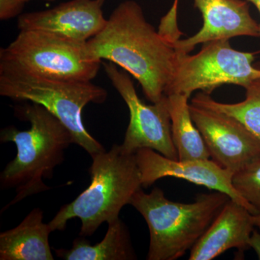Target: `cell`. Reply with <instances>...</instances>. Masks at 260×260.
<instances>
[{"label":"cell","instance_id":"5bb4252c","mask_svg":"<svg viewBox=\"0 0 260 260\" xmlns=\"http://www.w3.org/2000/svg\"><path fill=\"white\" fill-rule=\"evenodd\" d=\"M44 211L34 208L18 226L0 234L1 260H53L51 231L44 223Z\"/></svg>","mask_w":260,"mask_h":260},{"label":"cell","instance_id":"5b68a950","mask_svg":"<svg viewBox=\"0 0 260 260\" xmlns=\"http://www.w3.org/2000/svg\"><path fill=\"white\" fill-rule=\"evenodd\" d=\"M0 95L15 102H32L45 107L73 135L75 144L90 155L106 151L84 125L82 113L89 104H101L107 90L91 82L49 79L15 72L0 71Z\"/></svg>","mask_w":260,"mask_h":260},{"label":"cell","instance_id":"ba28073f","mask_svg":"<svg viewBox=\"0 0 260 260\" xmlns=\"http://www.w3.org/2000/svg\"><path fill=\"white\" fill-rule=\"evenodd\" d=\"M104 71L114 88L126 103L129 123L121 145L123 151L135 154L150 148L171 159H178L172 139V121L167 95L147 105L138 96L129 73L111 61L102 62Z\"/></svg>","mask_w":260,"mask_h":260},{"label":"cell","instance_id":"d6986e66","mask_svg":"<svg viewBox=\"0 0 260 260\" xmlns=\"http://www.w3.org/2000/svg\"><path fill=\"white\" fill-rule=\"evenodd\" d=\"M25 0H0V20H7L21 14Z\"/></svg>","mask_w":260,"mask_h":260},{"label":"cell","instance_id":"44dd1931","mask_svg":"<svg viewBox=\"0 0 260 260\" xmlns=\"http://www.w3.org/2000/svg\"><path fill=\"white\" fill-rule=\"evenodd\" d=\"M252 219L254 226L258 228L260 230V213L257 215H253Z\"/></svg>","mask_w":260,"mask_h":260},{"label":"cell","instance_id":"603a6c76","mask_svg":"<svg viewBox=\"0 0 260 260\" xmlns=\"http://www.w3.org/2000/svg\"><path fill=\"white\" fill-rule=\"evenodd\" d=\"M25 2H28L29 0H25ZM42 1H46V2H54L55 0H42Z\"/></svg>","mask_w":260,"mask_h":260},{"label":"cell","instance_id":"ffe728a7","mask_svg":"<svg viewBox=\"0 0 260 260\" xmlns=\"http://www.w3.org/2000/svg\"><path fill=\"white\" fill-rule=\"evenodd\" d=\"M249 246L255 251L256 255L260 259V234L256 231H253L250 239H249Z\"/></svg>","mask_w":260,"mask_h":260},{"label":"cell","instance_id":"ac0fdd59","mask_svg":"<svg viewBox=\"0 0 260 260\" xmlns=\"http://www.w3.org/2000/svg\"><path fill=\"white\" fill-rule=\"evenodd\" d=\"M232 184L243 199L260 213V156L234 173Z\"/></svg>","mask_w":260,"mask_h":260},{"label":"cell","instance_id":"52a82bcc","mask_svg":"<svg viewBox=\"0 0 260 260\" xmlns=\"http://www.w3.org/2000/svg\"><path fill=\"white\" fill-rule=\"evenodd\" d=\"M198 54H177V64L165 95L183 94L190 97L196 90L210 94L225 85L246 88L260 78V68L253 61L256 53L236 50L229 40L203 44Z\"/></svg>","mask_w":260,"mask_h":260},{"label":"cell","instance_id":"cb8c5ba5","mask_svg":"<svg viewBox=\"0 0 260 260\" xmlns=\"http://www.w3.org/2000/svg\"><path fill=\"white\" fill-rule=\"evenodd\" d=\"M101 2H102V3H104V2H105V0H100Z\"/></svg>","mask_w":260,"mask_h":260},{"label":"cell","instance_id":"4fadbf2b","mask_svg":"<svg viewBox=\"0 0 260 260\" xmlns=\"http://www.w3.org/2000/svg\"><path fill=\"white\" fill-rule=\"evenodd\" d=\"M253 215L245 207L229 199L205 234L191 248L189 260H211L229 249L250 248L254 226Z\"/></svg>","mask_w":260,"mask_h":260},{"label":"cell","instance_id":"8992f818","mask_svg":"<svg viewBox=\"0 0 260 260\" xmlns=\"http://www.w3.org/2000/svg\"><path fill=\"white\" fill-rule=\"evenodd\" d=\"M102 64L89 52L87 42L41 30L20 31L0 49V71L49 79L91 82Z\"/></svg>","mask_w":260,"mask_h":260},{"label":"cell","instance_id":"30bf717a","mask_svg":"<svg viewBox=\"0 0 260 260\" xmlns=\"http://www.w3.org/2000/svg\"><path fill=\"white\" fill-rule=\"evenodd\" d=\"M135 155L143 188L153 185L162 178H178L225 193L231 200L245 207L252 215L258 214L234 189L232 184L234 173L224 169L215 160L171 159L150 148L140 149Z\"/></svg>","mask_w":260,"mask_h":260},{"label":"cell","instance_id":"7402d4cb","mask_svg":"<svg viewBox=\"0 0 260 260\" xmlns=\"http://www.w3.org/2000/svg\"><path fill=\"white\" fill-rule=\"evenodd\" d=\"M246 1L250 2V3H253L254 5H255L256 8H257V10H259L260 13V0H246ZM259 39H260V23H259Z\"/></svg>","mask_w":260,"mask_h":260},{"label":"cell","instance_id":"7a4b0ae2","mask_svg":"<svg viewBox=\"0 0 260 260\" xmlns=\"http://www.w3.org/2000/svg\"><path fill=\"white\" fill-rule=\"evenodd\" d=\"M15 112L30 127L20 131L7 126L0 134L2 143L11 142L17 148L16 156L0 174L2 189H15L16 192L3 212L28 197L49 190L51 187L44 179L52 178L54 169L64 161L65 150L75 143L70 130L40 104L25 102L15 107Z\"/></svg>","mask_w":260,"mask_h":260},{"label":"cell","instance_id":"2e32d148","mask_svg":"<svg viewBox=\"0 0 260 260\" xmlns=\"http://www.w3.org/2000/svg\"><path fill=\"white\" fill-rule=\"evenodd\" d=\"M172 121V139L181 160L210 159V153L201 133L191 118L189 97L183 94L168 95Z\"/></svg>","mask_w":260,"mask_h":260},{"label":"cell","instance_id":"3957f363","mask_svg":"<svg viewBox=\"0 0 260 260\" xmlns=\"http://www.w3.org/2000/svg\"><path fill=\"white\" fill-rule=\"evenodd\" d=\"M91 158L90 185L72 203L61 207L48 223L51 232L64 231L70 220L79 218L80 237H90L102 224L119 218L123 207L143 189L135 154L126 153L120 145Z\"/></svg>","mask_w":260,"mask_h":260},{"label":"cell","instance_id":"277c9868","mask_svg":"<svg viewBox=\"0 0 260 260\" xmlns=\"http://www.w3.org/2000/svg\"><path fill=\"white\" fill-rule=\"evenodd\" d=\"M230 198L215 191L200 194L194 203L168 199L155 187L150 193L137 191L129 205L145 218L150 232L148 260H174L191 249Z\"/></svg>","mask_w":260,"mask_h":260},{"label":"cell","instance_id":"6da1fadb","mask_svg":"<svg viewBox=\"0 0 260 260\" xmlns=\"http://www.w3.org/2000/svg\"><path fill=\"white\" fill-rule=\"evenodd\" d=\"M87 45L94 58L111 61L138 80L150 102H158L165 95L177 53L172 41L147 21L136 2L126 0L118 5L104 29Z\"/></svg>","mask_w":260,"mask_h":260},{"label":"cell","instance_id":"7c38bea8","mask_svg":"<svg viewBox=\"0 0 260 260\" xmlns=\"http://www.w3.org/2000/svg\"><path fill=\"white\" fill-rule=\"evenodd\" d=\"M201 13L203 25L192 37L173 42L177 54H189L197 45L234 37L259 38V24L251 16L248 1L194 0Z\"/></svg>","mask_w":260,"mask_h":260},{"label":"cell","instance_id":"8fae6325","mask_svg":"<svg viewBox=\"0 0 260 260\" xmlns=\"http://www.w3.org/2000/svg\"><path fill=\"white\" fill-rule=\"evenodd\" d=\"M103 5L100 0H70L51 9L20 15L18 29L52 32L86 42L102 31L107 23Z\"/></svg>","mask_w":260,"mask_h":260},{"label":"cell","instance_id":"e0dca14e","mask_svg":"<svg viewBox=\"0 0 260 260\" xmlns=\"http://www.w3.org/2000/svg\"><path fill=\"white\" fill-rule=\"evenodd\" d=\"M245 90V99L236 104L216 102L204 92L195 95L191 104L232 116L260 140V78L251 82Z\"/></svg>","mask_w":260,"mask_h":260},{"label":"cell","instance_id":"9c48e42d","mask_svg":"<svg viewBox=\"0 0 260 260\" xmlns=\"http://www.w3.org/2000/svg\"><path fill=\"white\" fill-rule=\"evenodd\" d=\"M189 110L210 156L224 169L234 174L260 156V140L232 116L191 104Z\"/></svg>","mask_w":260,"mask_h":260},{"label":"cell","instance_id":"9a60e30c","mask_svg":"<svg viewBox=\"0 0 260 260\" xmlns=\"http://www.w3.org/2000/svg\"><path fill=\"white\" fill-rule=\"evenodd\" d=\"M56 255L66 260H133L137 256L126 224L120 218L108 223L102 242L92 245L84 237L77 238L71 249H56Z\"/></svg>","mask_w":260,"mask_h":260}]
</instances>
